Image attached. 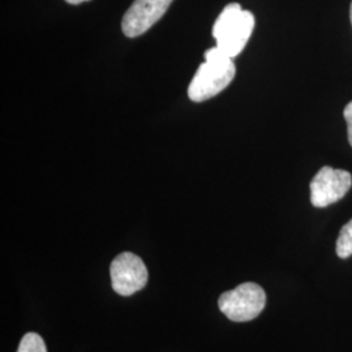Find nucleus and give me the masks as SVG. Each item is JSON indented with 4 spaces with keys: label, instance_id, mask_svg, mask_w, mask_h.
<instances>
[{
    "label": "nucleus",
    "instance_id": "obj_1",
    "mask_svg": "<svg viewBox=\"0 0 352 352\" xmlns=\"http://www.w3.org/2000/svg\"><path fill=\"white\" fill-rule=\"evenodd\" d=\"M236 75L232 58L218 46L205 51V62L199 67L188 87L189 100L204 102L219 94Z\"/></svg>",
    "mask_w": 352,
    "mask_h": 352
},
{
    "label": "nucleus",
    "instance_id": "obj_2",
    "mask_svg": "<svg viewBox=\"0 0 352 352\" xmlns=\"http://www.w3.org/2000/svg\"><path fill=\"white\" fill-rule=\"evenodd\" d=\"M254 29V16L241 10L238 3L223 8L213 25V37L217 46L230 58H236L244 50Z\"/></svg>",
    "mask_w": 352,
    "mask_h": 352
},
{
    "label": "nucleus",
    "instance_id": "obj_3",
    "mask_svg": "<svg viewBox=\"0 0 352 352\" xmlns=\"http://www.w3.org/2000/svg\"><path fill=\"white\" fill-rule=\"evenodd\" d=\"M218 305L221 312L231 321L247 322L264 311L266 294L257 283L247 282L223 292L219 296Z\"/></svg>",
    "mask_w": 352,
    "mask_h": 352
},
{
    "label": "nucleus",
    "instance_id": "obj_4",
    "mask_svg": "<svg viewBox=\"0 0 352 352\" xmlns=\"http://www.w3.org/2000/svg\"><path fill=\"white\" fill-rule=\"evenodd\" d=\"M111 283L116 294L131 296L148 283V269L138 254L124 252L113 258L110 267Z\"/></svg>",
    "mask_w": 352,
    "mask_h": 352
},
{
    "label": "nucleus",
    "instance_id": "obj_5",
    "mask_svg": "<svg viewBox=\"0 0 352 352\" xmlns=\"http://www.w3.org/2000/svg\"><path fill=\"white\" fill-rule=\"evenodd\" d=\"M351 187L349 171L324 166L311 182V202L316 208H327L342 200Z\"/></svg>",
    "mask_w": 352,
    "mask_h": 352
},
{
    "label": "nucleus",
    "instance_id": "obj_6",
    "mask_svg": "<svg viewBox=\"0 0 352 352\" xmlns=\"http://www.w3.org/2000/svg\"><path fill=\"white\" fill-rule=\"evenodd\" d=\"M171 3L173 0H135L122 20L123 33L129 38L146 33L164 17Z\"/></svg>",
    "mask_w": 352,
    "mask_h": 352
},
{
    "label": "nucleus",
    "instance_id": "obj_7",
    "mask_svg": "<svg viewBox=\"0 0 352 352\" xmlns=\"http://www.w3.org/2000/svg\"><path fill=\"white\" fill-rule=\"evenodd\" d=\"M336 250L340 258H347L352 256V219L342 227Z\"/></svg>",
    "mask_w": 352,
    "mask_h": 352
},
{
    "label": "nucleus",
    "instance_id": "obj_8",
    "mask_svg": "<svg viewBox=\"0 0 352 352\" xmlns=\"http://www.w3.org/2000/svg\"><path fill=\"white\" fill-rule=\"evenodd\" d=\"M17 352H47V349L39 334L26 333L20 342Z\"/></svg>",
    "mask_w": 352,
    "mask_h": 352
},
{
    "label": "nucleus",
    "instance_id": "obj_9",
    "mask_svg": "<svg viewBox=\"0 0 352 352\" xmlns=\"http://www.w3.org/2000/svg\"><path fill=\"white\" fill-rule=\"evenodd\" d=\"M343 116H344V120L347 123V135H349V142L352 146V102H350L344 111H343Z\"/></svg>",
    "mask_w": 352,
    "mask_h": 352
},
{
    "label": "nucleus",
    "instance_id": "obj_10",
    "mask_svg": "<svg viewBox=\"0 0 352 352\" xmlns=\"http://www.w3.org/2000/svg\"><path fill=\"white\" fill-rule=\"evenodd\" d=\"M67 3H69V4H81V3H84V1H88V0H65Z\"/></svg>",
    "mask_w": 352,
    "mask_h": 352
},
{
    "label": "nucleus",
    "instance_id": "obj_11",
    "mask_svg": "<svg viewBox=\"0 0 352 352\" xmlns=\"http://www.w3.org/2000/svg\"><path fill=\"white\" fill-rule=\"evenodd\" d=\"M350 14H351V16H350V17H351V24H352V3H351V8H350Z\"/></svg>",
    "mask_w": 352,
    "mask_h": 352
}]
</instances>
